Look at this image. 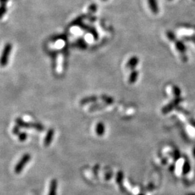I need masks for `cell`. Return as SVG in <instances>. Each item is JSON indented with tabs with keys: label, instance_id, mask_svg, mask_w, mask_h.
I'll use <instances>...</instances> for the list:
<instances>
[{
	"label": "cell",
	"instance_id": "obj_1",
	"mask_svg": "<svg viewBox=\"0 0 195 195\" xmlns=\"http://www.w3.org/2000/svg\"><path fill=\"white\" fill-rule=\"evenodd\" d=\"M31 159V156L29 153H25L24 154L21 159L19 160V162L17 164L16 166L15 167L14 171L16 174H20L24 167L25 166V165L29 162V160Z\"/></svg>",
	"mask_w": 195,
	"mask_h": 195
},
{
	"label": "cell",
	"instance_id": "obj_2",
	"mask_svg": "<svg viewBox=\"0 0 195 195\" xmlns=\"http://www.w3.org/2000/svg\"><path fill=\"white\" fill-rule=\"evenodd\" d=\"M12 44L11 43H7L4 47V50L1 58V65L2 67L6 66L8 62V58L12 51Z\"/></svg>",
	"mask_w": 195,
	"mask_h": 195
},
{
	"label": "cell",
	"instance_id": "obj_3",
	"mask_svg": "<svg viewBox=\"0 0 195 195\" xmlns=\"http://www.w3.org/2000/svg\"><path fill=\"white\" fill-rule=\"evenodd\" d=\"M54 134V131L53 129L51 128L47 131V134L46 135V137L44 140V145L45 147H49V146L50 145V144L53 141Z\"/></svg>",
	"mask_w": 195,
	"mask_h": 195
},
{
	"label": "cell",
	"instance_id": "obj_4",
	"mask_svg": "<svg viewBox=\"0 0 195 195\" xmlns=\"http://www.w3.org/2000/svg\"><path fill=\"white\" fill-rule=\"evenodd\" d=\"M139 63V58L137 56H133L128 60L126 63V67L131 70H134L135 67Z\"/></svg>",
	"mask_w": 195,
	"mask_h": 195
},
{
	"label": "cell",
	"instance_id": "obj_5",
	"mask_svg": "<svg viewBox=\"0 0 195 195\" xmlns=\"http://www.w3.org/2000/svg\"><path fill=\"white\" fill-rule=\"evenodd\" d=\"M148 2L152 12L154 14H157L159 12V7L157 0H148Z\"/></svg>",
	"mask_w": 195,
	"mask_h": 195
},
{
	"label": "cell",
	"instance_id": "obj_6",
	"mask_svg": "<svg viewBox=\"0 0 195 195\" xmlns=\"http://www.w3.org/2000/svg\"><path fill=\"white\" fill-rule=\"evenodd\" d=\"M97 100H98V97L95 95L88 96V97H85L82 99H81V101H80V105H83L85 104H89V103L95 102L97 101Z\"/></svg>",
	"mask_w": 195,
	"mask_h": 195
},
{
	"label": "cell",
	"instance_id": "obj_7",
	"mask_svg": "<svg viewBox=\"0 0 195 195\" xmlns=\"http://www.w3.org/2000/svg\"><path fill=\"white\" fill-rule=\"evenodd\" d=\"M57 182L56 179H54L51 181L50 191H49L48 195H57Z\"/></svg>",
	"mask_w": 195,
	"mask_h": 195
},
{
	"label": "cell",
	"instance_id": "obj_8",
	"mask_svg": "<svg viewBox=\"0 0 195 195\" xmlns=\"http://www.w3.org/2000/svg\"><path fill=\"white\" fill-rule=\"evenodd\" d=\"M15 122L18 126H20V128H32V123H27L24 121L22 119L18 118L16 119Z\"/></svg>",
	"mask_w": 195,
	"mask_h": 195
},
{
	"label": "cell",
	"instance_id": "obj_9",
	"mask_svg": "<svg viewBox=\"0 0 195 195\" xmlns=\"http://www.w3.org/2000/svg\"><path fill=\"white\" fill-rule=\"evenodd\" d=\"M175 47L178 50L179 52H180L181 54H184L186 51V47L185 46L183 41L180 40H176L175 41Z\"/></svg>",
	"mask_w": 195,
	"mask_h": 195
},
{
	"label": "cell",
	"instance_id": "obj_10",
	"mask_svg": "<svg viewBox=\"0 0 195 195\" xmlns=\"http://www.w3.org/2000/svg\"><path fill=\"white\" fill-rule=\"evenodd\" d=\"M95 132L99 136H103V134L105 133V126L103 123L100 122L99 123H97L95 128Z\"/></svg>",
	"mask_w": 195,
	"mask_h": 195
},
{
	"label": "cell",
	"instance_id": "obj_11",
	"mask_svg": "<svg viewBox=\"0 0 195 195\" xmlns=\"http://www.w3.org/2000/svg\"><path fill=\"white\" fill-rule=\"evenodd\" d=\"M107 105L108 104H101V103H97V104H93L89 108V111L90 112H94V111H98V110H101V109L105 108V107L107 106Z\"/></svg>",
	"mask_w": 195,
	"mask_h": 195
},
{
	"label": "cell",
	"instance_id": "obj_12",
	"mask_svg": "<svg viewBox=\"0 0 195 195\" xmlns=\"http://www.w3.org/2000/svg\"><path fill=\"white\" fill-rule=\"evenodd\" d=\"M101 98L105 102V104H108V105L112 104L114 102V99L112 98V97L108 96V95H105V94L102 95L101 96Z\"/></svg>",
	"mask_w": 195,
	"mask_h": 195
},
{
	"label": "cell",
	"instance_id": "obj_13",
	"mask_svg": "<svg viewBox=\"0 0 195 195\" xmlns=\"http://www.w3.org/2000/svg\"><path fill=\"white\" fill-rule=\"evenodd\" d=\"M138 76V72L135 70H132L129 77V82L130 83H134L136 81V80H137Z\"/></svg>",
	"mask_w": 195,
	"mask_h": 195
},
{
	"label": "cell",
	"instance_id": "obj_14",
	"mask_svg": "<svg viewBox=\"0 0 195 195\" xmlns=\"http://www.w3.org/2000/svg\"><path fill=\"white\" fill-rule=\"evenodd\" d=\"M123 178H124V175H123V172L119 171L118 172V174H117L116 178V181L117 183H118L120 185V186H121L122 183H123Z\"/></svg>",
	"mask_w": 195,
	"mask_h": 195
},
{
	"label": "cell",
	"instance_id": "obj_15",
	"mask_svg": "<svg viewBox=\"0 0 195 195\" xmlns=\"http://www.w3.org/2000/svg\"><path fill=\"white\" fill-rule=\"evenodd\" d=\"M32 128H34L37 131L40 132L44 131L45 129L44 126L42 124L37 123H32Z\"/></svg>",
	"mask_w": 195,
	"mask_h": 195
},
{
	"label": "cell",
	"instance_id": "obj_16",
	"mask_svg": "<svg viewBox=\"0 0 195 195\" xmlns=\"http://www.w3.org/2000/svg\"><path fill=\"white\" fill-rule=\"evenodd\" d=\"M166 35L168 38V39L170 41H172V42H175V41H176V37H175L174 33L172 31H167L166 32Z\"/></svg>",
	"mask_w": 195,
	"mask_h": 195
},
{
	"label": "cell",
	"instance_id": "obj_17",
	"mask_svg": "<svg viewBox=\"0 0 195 195\" xmlns=\"http://www.w3.org/2000/svg\"><path fill=\"white\" fill-rule=\"evenodd\" d=\"M18 136V139L20 142L25 141L27 138V136H28L27 133L25 132H22V133H19V134Z\"/></svg>",
	"mask_w": 195,
	"mask_h": 195
},
{
	"label": "cell",
	"instance_id": "obj_18",
	"mask_svg": "<svg viewBox=\"0 0 195 195\" xmlns=\"http://www.w3.org/2000/svg\"><path fill=\"white\" fill-rule=\"evenodd\" d=\"M97 10V5L95 3H92L90 5L89 8V11L90 12H91L92 13L96 12Z\"/></svg>",
	"mask_w": 195,
	"mask_h": 195
},
{
	"label": "cell",
	"instance_id": "obj_19",
	"mask_svg": "<svg viewBox=\"0 0 195 195\" xmlns=\"http://www.w3.org/2000/svg\"><path fill=\"white\" fill-rule=\"evenodd\" d=\"M6 7L5 6V3H2L1 12H0V14H1V17L2 18L6 13Z\"/></svg>",
	"mask_w": 195,
	"mask_h": 195
},
{
	"label": "cell",
	"instance_id": "obj_20",
	"mask_svg": "<svg viewBox=\"0 0 195 195\" xmlns=\"http://www.w3.org/2000/svg\"><path fill=\"white\" fill-rule=\"evenodd\" d=\"M20 126L17 125L15 126H14V128H13V133L14 134H19V133H20Z\"/></svg>",
	"mask_w": 195,
	"mask_h": 195
},
{
	"label": "cell",
	"instance_id": "obj_21",
	"mask_svg": "<svg viewBox=\"0 0 195 195\" xmlns=\"http://www.w3.org/2000/svg\"><path fill=\"white\" fill-rule=\"evenodd\" d=\"M184 39H185V40L186 41H190L193 42L195 44V35H192V36H189V37H184Z\"/></svg>",
	"mask_w": 195,
	"mask_h": 195
},
{
	"label": "cell",
	"instance_id": "obj_22",
	"mask_svg": "<svg viewBox=\"0 0 195 195\" xmlns=\"http://www.w3.org/2000/svg\"><path fill=\"white\" fill-rule=\"evenodd\" d=\"M112 175H113V173L111 172H108V173H107V174H105V179H108V180L110 179L111 178H112Z\"/></svg>",
	"mask_w": 195,
	"mask_h": 195
},
{
	"label": "cell",
	"instance_id": "obj_23",
	"mask_svg": "<svg viewBox=\"0 0 195 195\" xmlns=\"http://www.w3.org/2000/svg\"><path fill=\"white\" fill-rule=\"evenodd\" d=\"M102 1H107V0H102Z\"/></svg>",
	"mask_w": 195,
	"mask_h": 195
},
{
	"label": "cell",
	"instance_id": "obj_24",
	"mask_svg": "<svg viewBox=\"0 0 195 195\" xmlns=\"http://www.w3.org/2000/svg\"><path fill=\"white\" fill-rule=\"evenodd\" d=\"M169 1H171V0H169Z\"/></svg>",
	"mask_w": 195,
	"mask_h": 195
}]
</instances>
